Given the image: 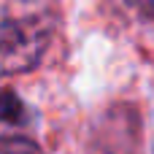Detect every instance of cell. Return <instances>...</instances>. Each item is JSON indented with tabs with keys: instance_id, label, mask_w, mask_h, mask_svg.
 I'll use <instances>...</instances> for the list:
<instances>
[{
	"instance_id": "obj_2",
	"label": "cell",
	"mask_w": 154,
	"mask_h": 154,
	"mask_svg": "<svg viewBox=\"0 0 154 154\" xmlns=\"http://www.w3.org/2000/svg\"><path fill=\"white\" fill-rule=\"evenodd\" d=\"M0 154H43V152L22 135H5L0 141Z\"/></svg>"
},
{
	"instance_id": "obj_1",
	"label": "cell",
	"mask_w": 154,
	"mask_h": 154,
	"mask_svg": "<svg viewBox=\"0 0 154 154\" xmlns=\"http://www.w3.org/2000/svg\"><path fill=\"white\" fill-rule=\"evenodd\" d=\"M51 35L49 16L41 5H24L5 0L3 5V70L11 73H24L30 70Z\"/></svg>"
},
{
	"instance_id": "obj_3",
	"label": "cell",
	"mask_w": 154,
	"mask_h": 154,
	"mask_svg": "<svg viewBox=\"0 0 154 154\" xmlns=\"http://www.w3.org/2000/svg\"><path fill=\"white\" fill-rule=\"evenodd\" d=\"M19 111H22V103L16 100L14 92H5L3 97V122L11 125V122H19Z\"/></svg>"
},
{
	"instance_id": "obj_4",
	"label": "cell",
	"mask_w": 154,
	"mask_h": 154,
	"mask_svg": "<svg viewBox=\"0 0 154 154\" xmlns=\"http://www.w3.org/2000/svg\"><path fill=\"white\" fill-rule=\"evenodd\" d=\"M127 3H130L138 14H143L146 19H152V22H154V0H127Z\"/></svg>"
}]
</instances>
